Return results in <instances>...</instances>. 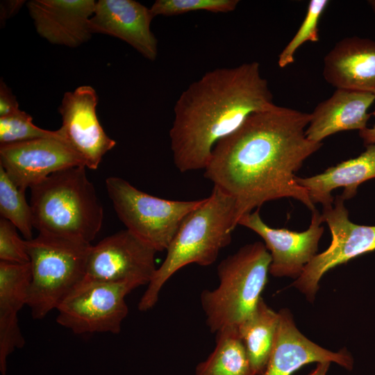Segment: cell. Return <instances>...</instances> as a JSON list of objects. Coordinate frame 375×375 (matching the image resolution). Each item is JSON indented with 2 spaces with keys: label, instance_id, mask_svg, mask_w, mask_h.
<instances>
[{
  "label": "cell",
  "instance_id": "1",
  "mask_svg": "<svg viewBox=\"0 0 375 375\" xmlns=\"http://www.w3.org/2000/svg\"><path fill=\"white\" fill-rule=\"evenodd\" d=\"M310 113L274 105L249 116L214 147L204 176L235 201V224L265 203L294 199L311 211L315 206L295 173L318 151L309 140Z\"/></svg>",
  "mask_w": 375,
  "mask_h": 375
},
{
  "label": "cell",
  "instance_id": "2",
  "mask_svg": "<svg viewBox=\"0 0 375 375\" xmlns=\"http://www.w3.org/2000/svg\"><path fill=\"white\" fill-rule=\"evenodd\" d=\"M274 105L258 62L208 71L175 102L169 130L174 165L181 172L204 169L220 140Z\"/></svg>",
  "mask_w": 375,
  "mask_h": 375
},
{
  "label": "cell",
  "instance_id": "3",
  "mask_svg": "<svg viewBox=\"0 0 375 375\" xmlns=\"http://www.w3.org/2000/svg\"><path fill=\"white\" fill-rule=\"evenodd\" d=\"M236 226L235 199L213 187L210 196L182 222L138 303V310L151 309L163 285L181 268L190 264L209 266L215 262L219 251L231 243Z\"/></svg>",
  "mask_w": 375,
  "mask_h": 375
},
{
  "label": "cell",
  "instance_id": "4",
  "mask_svg": "<svg viewBox=\"0 0 375 375\" xmlns=\"http://www.w3.org/2000/svg\"><path fill=\"white\" fill-rule=\"evenodd\" d=\"M30 190L33 226L39 233L91 243L100 231L103 208L86 167L53 173Z\"/></svg>",
  "mask_w": 375,
  "mask_h": 375
},
{
  "label": "cell",
  "instance_id": "5",
  "mask_svg": "<svg viewBox=\"0 0 375 375\" xmlns=\"http://www.w3.org/2000/svg\"><path fill=\"white\" fill-rule=\"evenodd\" d=\"M271 256L265 244H247L221 261L218 286L200 297L212 333L235 327L254 311L267 282Z\"/></svg>",
  "mask_w": 375,
  "mask_h": 375
},
{
  "label": "cell",
  "instance_id": "6",
  "mask_svg": "<svg viewBox=\"0 0 375 375\" xmlns=\"http://www.w3.org/2000/svg\"><path fill=\"white\" fill-rule=\"evenodd\" d=\"M31 267L27 306L34 319H42L82 281L91 243L39 233L25 240Z\"/></svg>",
  "mask_w": 375,
  "mask_h": 375
},
{
  "label": "cell",
  "instance_id": "7",
  "mask_svg": "<svg viewBox=\"0 0 375 375\" xmlns=\"http://www.w3.org/2000/svg\"><path fill=\"white\" fill-rule=\"evenodd\" d=\"M106 185L114 210L126 229L158 252L166 251L183 219L203 200L162 199L117 176L108 177Z\"/></svg>",
  "mask_w": 375,
  "mask_h": 375
},
{
  "label": "cell",
  "instance_id": "8",
  "mask_svg": "<svg viewBox=\"0 0 375 375\" xmlns=\"http://www.w3.org/2000/svg\"><path fill=\"white\" fill-rule=\"evenodd\" d=\"M140 286L134 281L81 282L57 308L56 322L75 334H117L128 312L125 297Z\"/></svg>",
  "mask_w": 375,
  "mask_h": 375
},
{
  "label": "cell",
  "instance_id": "9",
  "mask_svg": "<svg viewBox=\"0 0 375 375\" xmlns=\"http://www.w3.org/2000/svg\"><path fill=\"white\" fill-rule=\"evenodd\" d=\"M344 199L338 195L332 204L323 206L322 213L331 233L330 246L316 254L292 283L312 302L323 275L342 263L375 250V226L360 225L349 218Z\"/></svg>",
  "mask_w": 375,
  "mask_h": 375
},
{
  "label": "cell",
  "instance_id": "10",
  "mask_svg": "<svg viewBox=\"0 0 375 375\" xmlns=\"http://www.w3.org/2000/svg\"><path fill=\"white\" fill-rule=\"evenodd\" d=\"M158 251L128 229L92 245L81 282L134 281L148 285L157 267Z\"/></svg>",
  "mask_w": 375,
  "mask_h": 375
},
{
  "label": "cell",
  "instance_id": "11",
  "mask_svg": "<svg viewBox=\"0 0 375 375\" xmlns=\"http://www.w3.org/2000/svg\"><path fill=\"white\" fill-rule=\"evenodd\" d=\"M97 103L98 95L90 85L65 92L58 108L62 125L57 130L65 142L83 158L86 168L94 170L116 145L99 121Z\"/></svg>",
  "mask_w": 375,
  "mask_h": 375
},
{
  "label": "cell",
  "instance_id": "12",
  "mask_svg": "<svg viewBox=\"0 0 375 375\" xmlns=\"http://www.w3.org/2000/svg\"><path fill=\"white\" fill-rule=\"evenodd\" d=\"M260 208L243 216L238 225L247 227L262 238L269 252L271 264L269 273L275 277L296 279L317 254L318 244L324 233L322 215L312 211L311 222L307 230L296 232L287 228H274L265 224L260 215Z\"/></svg>",
  "mask_w": 375,
  "mask_h": 375
},
{
  "label": "cell",
  "instance_id": "13",
  "mask_svg": "<svg viewBox=\"0 0 375 375\" xmlns=\"http://www.w3.org/2000/svg\"><path fill=\"white\" fill-rule=\"evenodd\" d=\"M0 165L25 191L60 170L85 166L83 158L55 138H39L0 145Z\"/></svg>",
  "mask_w": 375,
  "mask_h": 375
},
{
  "label": "cell",
  "instance_id": "14",
  "mask_svg": "<svg viewBox=\"0 0 375 375\" xmlns=\"http://www.w3.org/2000/svg\"><path fill=\"white\" fill-rule=\"evenodd\" d=\"M153 18L150 8L134 0H99L89 27L92 34L117 38L146 59L154 61L158 56V40L151 30Z\"/></svg>",
  "mask_w": 375,
  "mask_h": 375
},
{
  "label": "cell",
  "instance_id": "15",
  "mask_svg": "<svg viewBox=\"0 0 375 375\" xmlns=\"http://www.w3.org/2000/svg\"><path fill=\"white\" fill-rule=\"evenodd\" d=\"M94 0H31L27 3L37 33L53 44L71 48L87 42L92 36L89 22Z\"/></svg>",
  "mask_w": 375,
  "mask_h": 375
},
{
  "label": "cell",
  "instance_id": "16",
  "mask_svg": "<svg viewBox=\"0 0 375 375\" xmlns=\"http://www.w3.org/2000/svg\"><path fill=\"white\" fill-rule=\"evenodd\" d=\"M278 316L274 348L263 375H291L311 362H333L353 368V359L347 350L333 352L308 339L297 328L289 310L281 309Z\"/></svg>",
  "mask_w": 375,
  "mask_h": 375
},
{
  "label": "cell",
  "instance_id": "17",
  "mask_svg": "<svg viewBox=\"0 0 375 375\" xmlns=\"http://www.w3.org/2000/svg\"><path fill=\"white\" fill-rule=\"evenodd\" d=\"M322 74L336 89L375 94V40L358 36L340 40L325 56Z\"/></svg>",
  "mask_w": 375,
  "mask_h": 375
},
{
  "label": "cell",
  "instance_id": "18",
  "mask_svg": "<svg viewBox=\"0 0 375 375\" xmlns=\"http://www.w3.org/2000/svg\"><path fill=\"white\" fill-rule=\"evenodd\" d=\"M30 262L0 261V372L6 374L7 358L25 340L18 323V312L27 305L31 281Z\"/></svg>",
  "mask_w": 375,
  "mask_h": 375
},
{
  "label": "cell",
  "instance_id": "19",
  "mask_svg": "<svg viewBox=\"0 0 375 375\" xmlns=\"http://www.w3.org/2000/svg\"><path fill=\"white\" fill-rule=\"evenodd\" d=\"M374 101L375 94L372 93L336 89L310 113L307 138L322 142L338 132L365 129L371 116L368 110Z\"/></svg>",
  "mask_w": 375,
  "mask_h": 375
},
{
  "label": "cell",
  "instance_id": "20",
  "mask_svg": "<svg viewBox=\"0 0 375 375\" xmlns=\"http://www.w3.org/2000/svg\"><path fill=\"white\" fill-rule=\"evenodd\" d=\"M375 178V144L367 146L366 150L356 158L343 161L326 169L319 174L310 177L296 176V181L308 192L315 205H331L334 199L333 190L343 188L341 196L344 200L353 198L358 187Z\"/></svg>",
  "mask_w": 375,
  "mask_h": 375
},
{
  "label": "cell",
  "instance_id": "21",
  "mask_svg": "<svg viewBox=\"0 0 375 375\" xmlns=\"http://www.w3.org/2000/svg\"><path fill=\"white\" fill-rule=\"evenodd\" d=\"M278 312L261 297L254 311L238 327L251 367L263 375L274 348L278 325Z\"/></svg>",
  "mask_w": 375,
  "mask_h": 375
},
{
  "label": "cell",
  "instance_id": "22",
  "mask_svg": "<svg viewBox=\"0 0 375 375\" xmlns=\"http://www.w3.org/2000/svg\"><path fill=\"white\" fill-rule=\"evenodd\" d=\"M215 334V349L197 365L194 375H256L238 328H226Z\"/></svg>",
  "mask_w": 375,
  "mask_h": 375
},
{
  "label": "cell",
  "instance_id": "23",
  "mask_svg": "<svg viewBox=\"0 0 375 375\" xmlns=\"http://www.w3.org/2000/svg\"><path fill=\"white\" fill-rule=\"evenodd\" d=\"M25 191L19 189L0 165V214L10 222L25 240L33 239V218Z\"/></svg>",
  "mask_w": 375,
  "mask_h": 375
},
{
  "label": "cell",
  "instance_id": "24",
  "mask_svg": "<svg viewBox=\"0 0 375 375\" xmlns=\"http://www.w3.org/2000/svg\"><path fill=\"white\" fill-rule=\"evenodd\" d=\"M328 3V0L310 1L306 14L299 28L278 55L279 67L284 68L293 63L295 53L304 43L319 41V22Z\"/></svg>",
  "mask_w": 375,
  "mask_h": 375
},
{
  "label": "cell",
  "instance_id": "25",
  "mask_svg": "<svg viewBox=\"0 0 375 375\" xmlns=\"http://www.w3.org/2000/svg\"><path fill=\"white\" fill-rule=\"evenodd\" d=\"M39 138H55L65 142L58 131H48L35 126L32 117L21 110L0 117V145Z\"/></svg>",
  "mask_w": 375,
  "mask_h": 375
},
{
  "label": "cell",
  "instance_id": "26",
  "mask_svg": "<svg viewBox=\"0 0 375 375\" xmlns=\"http://www.w3.org/2000/svg\"><path fill=\"white\" fill-rule=\"evenodd\" d=\"M239 2L238 0H156L150 10L153 17L175 16L199 10L227 13L235 10Z\"/></svg>",
  "mask_w": 375,
  "mask_h": 375
},
{
  "label": "cell",
  "instance_id": "27",
  "mask_svg": "<svg viewBox=\"0 0 375 375\" xmlns=\"http://www.w3.org/2000/svg\"><path fill=\"white\" fill-rule=\"evenodd\" d=\"M17 228L8 220L0 219V261L24 264L30 262L25 240L19 236Z\"/></svg>",
  "mask_w": 375,
  "mask_h": 375
},
{
  "label": "cell",
  "instance_id": "28",
  "mask_svg": "<svg viewBox=\"0 0 375 375\" xmlns=\"http://www.w3.org/2000/svg\"><path fill=\"white\" fill-rule=\"evenodd\" d=\"M20 110L19 103L10 89L0 82V117H6Z\"/></svg>",
  "mask_w": 375,
  "mask_h": 375
},
{
  "label": "cell",
  "instance_id": "29",
  "mask_svg": "<svg viewBox=\"0 0 375 375\" xmlns=\"http://www.w3.org/2000/svg\"><path fill=\"white\" fill-rule=\"evenodd\" d=\"M24 3L25 1L21 0L1 1L0 7L1 25L4 24L7 19L15 15Z\"/></svg>",
  "mask_w": 375,
  "mask_h": 375
},
{
  "label": "cell",
  "instance_id": "30",
  "mask_svg": "<svg viewBox=\"0 0 375 375\" xmlns=\"http://www.w3.org/2000/svg\"><path fill=\"white\" fill-rule=\"evenodd\" d=\"M359 135L362 139L365 145L375 144V124L372 128H365L359 131Z\"/></svg>",
  "mask_w": 375,
  "mask_h": 375
},
{
  "label": "cell",
  "instance_id": "31",
  "mask_svg": "<svg viewBox=\"0 0 375 375\" xmlns=\"http://www.w3.org/2000/svg\"><path fill=\"white\" fill-rule=\"evenodd\" d=\"M330 363L329 362H317L316 368L308 375H326Z\"/></svg>",
  "mask_w": 375,
  "mask_h": 375
},
{
  "label": "cell",
  "instance_id": "32",
  "mask_svg": "<svg viewBox=\"0 0 375 375\" xmlns=\"http://www.w3.org/2000/svg\"><path fill=\"white\" fill-rule=\"evenodd\" d=\"M367 3L372 9L375 17V0H369L367 1Z\"/></svg>",
  "mask_w": 375,
  "mask_h": 375
}]
</instances>
